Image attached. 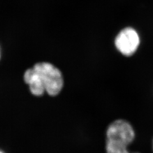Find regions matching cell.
<instances>
[{
	"instance_id": "1",
	"label": "cell",
	"mask_w": 153,
	"mask_h": 153,
	"mask_svg": "<svg viewBox=\"0 0 153 153\" xmlns=\"http://www.w3.org/2000/svg\"><path fill=\"white\" fill-rule=\"evenodd\" d=\"M137 138V133L123 123H111L106 131V153H141L129 149Z\"/></svg>"
},
{
	"instance_id": "2",
	"label": "cell",
	"mask_w": 153,
	"mask_h": 153,
	"mask_svg": "<svg viewBox=\"0 0 153 153\" xmlns=\"http://www.w3.org/2000/svg\"><path fill=\"white\" fill-rule=\"evenodd\" d=\"M40 76L45 92L52 97L59 94L64 85V79L61 70L49 62L36 63L33 66Z\"/></svg>"
},
{
	"instance_id": "3",
	"label": "cell",
	"mask_w": 153,
	"mask_h": 153,
	"mask_svg": "<svg viewBox=\"0 0 153 153\" xmlns=\"http://www.w3.org/2000/svg\"><path fill=\"white\" fill-rule=\"evenodd\" d=\"M140 38L137 31L132 27H126L119 31L114 39L115 47L126 57L132 56L137 51Z\"/></svg>"
},
{
	"instance_id": "4",
	"label": "cell",
	"mask_w": 153,
	"mask_h": 153,
	"mask_svg": "<svg viewBox=\"0 0 153 153\" xmlns=\"http://www.w3.org/2000/svg\"><path fill=\"white\" fill-rule=\"evenodd\" d=\"M24 80L29 85V88L32 94L36 97H40L45 93L40 76L33 67L25 71L24 74Z\"/></svg>"
},
{
	"instance_id": "5",
	"label": "cell",
	"mask_w": 153,
	"mask_h": 153,
	"mask_svg": "<svg viewBox=\"0 0 153 153\" xmlns=\"http://www.w3.org/2000/svg\"><path fill=\"white\" fill-rule=\"evenodd\" d=\"M151 149H152V151L153 153V137L152 138V141H151Z\"/></svg>"
},
{
	"instance_id": "6",
	"label": "cell",
	"mask_w": 153,
	"mask_h": 153,
	"mask_svg": "<svg viewBox=\"0 0 153 153\" xmlns=\"http://www.w3.org/2000/svg\"><path fill=\"white\" fill-rule=\"evenodd\" d=\"M1 49H0V59H1Z\"/></svg>"
},
{
	"instance_id": "7",
	"label": "cell",
	"mask_w": 153,
	"mask_h": 153,
	"mask_svg": "<svg viewBox=\"0 0 153 153\" xmlns=\"http://www.w3.org/2000/svg\"><path fill=\"white\" fill-rule=\"evenodd\" d=\"M0 153H4L3 151H0Z\"/></svg>"
}]
</instances>
